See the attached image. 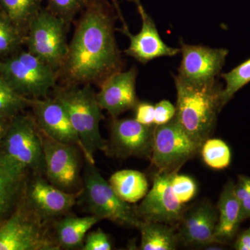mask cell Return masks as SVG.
I'll use <instances>...</instances> for the list:
<instances>
[{
	"mask_svg": "<svg viewBox=\"0 0 250 250\" xmlns=\"http://www.w3.org/2000/svg\"><path fill=\"white\" fill-rule=\"evenodd\" d=\"M116 14L113 0H88L57 72L60 84L100 86L123 70L124 61L115 36Z\"/></svg>",
	"mask_w": 250,
	"mask_h": 250,
	"instance_id": "obj_1",
	"label": "cell"
},
{
	"mask_svg": "<svg viewBox=\"0 0 250 250\" xmlns=\"http://www.w3.org/2000/svg\"><path fill=\"white\" fill-rule=\"evenodd\" d=\"M177 89L174 118L182 129L201 147L210 138L217 116L223 108L222 88L216 80L204 84L189 83L174 76Z\"/></svg>",
	"mask_w": 250,
	"mask_h": 250,
	"instance_id": "obj_2",
	"label": "cell"
},
{
	"mask_svg": "<svg viewBox=\"0 0 250 250\" xmlns=\"http://www.w3.org/2000/svg\"><path fill=\"white\" fill-rule=\"evenodd\" d=\"M92 85L57 83L52 92L54 98L65 108L83 144L84 160L95 164V153L105 150L106 140L100 133V123L104 118Z\"/></svg>",
	"mask_w": 250,
	"mask_h": 250,
	"instance_id": "obj_3",
	"label": "cell"
},
{
	"mask_svg": "<svg viewBox=\"0 0 250 250\" xmlns=\"http://www.w3.org/2000/svg\"><path fill=\"white\" fill-rule=\"evenodd\" d=\"M52 227L31 207L24 190L11 214L0 223V250H61Z\"/></svg>",
	"mask_w": 250,
	"mask_h": 250,
	"instance_id": "obj_4",
	"label": "cell"
},
{
	"mask_svg": "<svg viewBox=\"0 0 250 250\" xmlns=\"http://www.w3.org/2000/svg\"><path fill=\"white\" fill-rule=\"evenodd\" d=\"M0 151L18 170L33 175L45 176L43 148L41 131L32 113L11 118Z\"/></svg>",
	"mask_w": 250,
	"mask_h": 250,
	"instance_id": "obj_5",
	"label": "cell"
},
{
	"mask_svg": "<svg viewBox=\"0 0 250 250\" xmlns=\"http://www.w3.org/2000/svg\"><path fill=\"white\" fill-rule=\"evenodd\" d=\"M0 74L28 98H47L58 82L57 71L22 49L0 60Z\"/></svg>",
	"mask_w": 250,
	"mask_h": 250,
	"instance_id": "obj_6",
	"label": "cell"
},
{
	"mask_svg": "<svg viewBox=\"0 0 250 250\" xmlns=\"http://www.w3.org/2000/svg\"><path fill=\"white\" fill-rule=\"evenodd\" d=\"M83 189L82 196L85 198L90 215L100 220H108L122 226L139 228L142 220L136 214L135 207L121 200L95 164L86 161Z\"/></svg>",
	"mask_w": 250,
	"mask_h": 250,
	"instance_id": "obj_7",
	"label": "cell"
},
{
	"mask_svg": "<svg viewBox=\"0 0 250 250\" xmlns=\"http://www.w3.org/2000/svg\"><path fill=\"white\" fill-rule=\"evenodd\" d=\"M70 27L62 18L42 7L29 24L24 45L28 52L57 72L68 52L67 34Z\"/></svg>",
	"mask_w": 250,
	"mask_h": 250,
	"instance_id": "obj_8",
	"label": "cell"
},
{
	"mask_svg": "<svg viewBox=\"0 0 250 250\" xmlns=\"http://www.w3.org/2000/svg\"><path fill=\"white\" fill-rule=\"evenodd\" d=\"M200 147L174 118L167 124L154 126L151 162L157 172H178Z\"/></svg>",
	"mask_w": 250,
	"mask_h": 250,
	"instance_id": "obj_9",
	"label": "cell"
},
{
	"mask_svg": "<svg viewBox=\"0 0 250 250\" xmlns=\"http://www.w3.org/2000/svg\"><path fill=\"white\" fill-rule=\"evenodd\" d=\"M40 131L46 178L62 190L79 191L83 188L82 151L76 146L59 142Z\"/></svg>",
	"mask_w": 250,
	"mask_h": 250,
	"instance_id": "obj_10",
	"label": "cell"
},
{
	"mask_svg": "<svg viewBox=\"0 0 250 250\" xmlns=\"http://www.w3.org/2000/svg\"><path fill=\"white\" fill-rule=\"evenodd\" d=\"M154 126L141 124L134 118H113L104 152L118 159L135 156L150 159Z\"/></svg>",
	"mask_w": 250,
	"mask_h": 250,
	"instance_id": "obj_11",
	"label": "cell"
},
{
	"mask_svg": "<svg viewBox=\"0 0 250 250\" xmlns=\"http://www.w3.org/2000/svg\"><path fill=\"white\" fill-rule=\"evenodd\" d=\"M174 172H156L150 190L135 207L140 220L170 225H177L180 221L185 205L177 200L172 191L171 177Z\"/></svg>",
	"mask_w": 250,
	"mask_h": 250,
	"instance_id": "obj_12",
	"label": "cell"
},
{
	"mask_svg": "<svg viewBox=\"0 0 250 250\" xmlns=\"http://www.w3.org/2000/svg\"><path fill=\"white\" fill-rule=\"evenodd\" d=\"M83 189L77 192H67L55 187L42 175H34L27 182L24 194L28 202L46 221L54 220L69 213L83 193Z\"/></svg>",
	"mask_w": 250,
	"mask_h": 250,
	"instance_id": "obj_13",
	"label": "cell"
},
{
	"mask_svg": "<svg viewBox=\"0 0 250 250\" xmlns=\"http://www.w3.org/2000/svg\"><path fill=\"white\" fill-rule=\"evenodd\" d=\"M182 54L177 76L189 83L204 84L216 80L225 65L229 51L181 42Z\"/></svg>",
	"mask_w": 250,
	"mask_h": 250,
	"instance_id": "obj_14",
	"label": "cell"
},
{
	"mask_svg": "<svg viewBox=\"0 0 250 250\" xmlns=\"http://www.w3.org/2000/svg\"><path fill=\"white\" fill-rule=\"evenodd\" d=\"M117 13L123 22L122 33L128 36L130 41L129 47L125 49V53L143 64L162 57H174L180 52V49L166 45L161 39L155 23L146 10L140 4L137 6L138 11L142 21V27L137 34H131L125 23L119 5L115 1Z\"/></svg>",
	"mask_w": 250,
	"mask_h": 250,
	"instance_id": "obj_15",
	"label": "cell"
},
{
	"mask_svg": "<svg viewBox=\"0 0 250 250\" xmlns=\"http://www.w3.org/2000/svg\"><path fill=\"white\" fill-rule=\"evenodd\" d=\"M29 108L42 132L59 142L77 146L85 157L83 144L62 104L54 97L29 98Z\"/></svg>",
	"mask_w": 250,
	"mask_h": 250,
	"instance_id": "obj_16",
	"label": "cell"
},
{
	"mask_svg": "<svg viewBox=\"0 0 250 250\" xmlns=\"http://www.w3.org/2000/svg\"><path fill=\"white\" fill-rule=\"evenodd\" d=\"M138 70L136 66L126 71L117 72L99 86L97 100L102 109L113 118L134 108L139 103L136 84Z\"/></svg>",
	"mask_w": 250,
	"mask_h": 250,
	"instance_id": "obj_17",
	"label": "cell"
},
{
	"mask_svg": "<svg viewBox=\"0 0 250 250\" xmlns=\"http://www.w3.org/2000/svg\"><path fill=\"white\" fill-rule=\"evenodd\" d=\"M217 222V207L210 202H200L190 209L185 210L177 225L179 243L186 246L219 244L215 238Z\"/></svg>",
	"mask_w": 250,
	"mask_h": 250,
	"instance_id": "obj_18",
	"label": "cell"
},
{
	"mask_svg": "<svg viewBox=\"0 0 250 250\" xmlns=\"http://www.w3.org/2000/svg\"><path fill=\"white\" fill-rule=\"evenodd\" d=\"M218 222L215 238L219 244L232 240L242 223L241 210L234 191V183L229 181L220 194L218 205Z\"/></svg>",
	"mask_w": 250,
	"mask_h": 250,
	"instance_id": "obj_19",
	"label": "cell"
},
{
	"mask_svg": "<svg viewBox=\"0 0 250 250\" xmlns=\"http://www.w3.org/2000/svg\"><path fill=\"white\" fill-rule=\"evenodd\" d=\"M100 221L95 215L78 217L69 213L54 220V234L61 249L82 250L87 233Z\"/></svg>",
	"mask_w": 250,
	"mask_h": 250,
	"instance_id": "obj_20",
	"label": "cell"
},
{
	"mask_svg": "<svg viewBox=\"0 0 250 250\" xmlns=\"http://www.w3.org/2000/svg\"><path fill=\"white\" fill-rule=\"evenodd\" d=\"M27 182V172L8 167L0 170V222L11 214L22 196Z\"/></svg>",
	"mask_w": 250,
	"mask_h": 250,
	"instance_id": "obj_21",
	"label": "cell"
},
{
	"mask_svg": "<svg viewBox=\"0 0 250 250\" xmlns=\"http://www.w3.org/2000/svg\"><path fill=\"white\" fill-rule=\"evenodd\" d=\"M108 182L117 195L131 205L141 201L149 190L146 174L139 170L117 171L110 177Z\"/></svg>",
	"mask_w": 250,
	"mask_h": 250,
	"instance_id": "obj_22",
	"label": "cell"
},
{
	"mask_svg": "<svg viewBox=\"0 0 250 250\" xmlns=\"http://www.w3.org/2000/svg\"><path fill=\"white\" fill-rule=\"evenodd\" d=\"M175 225L154 222H141L138 228L141 232L140 249L174 250L179 243Z\"/></svg>",
	"mask_w": 250,
	"mask_h": 250,
	"instance_id": "obj_23",
	"label": "cell"
},
{
	"mask_svg": "<svg viewBox=\"0 0 250 250\" xmlns=\"http://www.w3.org/2000/svg\"><path fill=\"white\" fill-rule=\"evenodd\" d=\"M43 0H0V9L24 38L31 21L42 9Z\"/></svg>",
	"mask_w": 250,
	"mask_h": 250,
	"instance_id": "obj_24",
	"label": "cell"
},
{
	"mask_svg": "<svg viewBox=\"0 0 250 250\" xmlns=\"http://www.w3.org/2000/svg\"><path fill=\"white\" fill-rule=\"evenodd\" d=\"M200 152L206 165L213 170H224L231 164V150L223 140L208 138L202 145Z\"/></svg>",
	"mask_w": 250,
	"mask_h": 250,
	"instance_id": "obj_25",
	"label": "cell"
},
{
	"mask_svg": "<svg viewBox=\"0 0 250 250\" xmlns=\"http://www.w3.org/2000/svg\"><path fill=\"white\" fill-rule=\"evenodd\" d=\"M27 108L29 98L18 93L0 74V118H14Z\"/></svg>",
	"mask_w": 250,
	"mask_h": 250,
	"instance_id": "obj_26",
	"label": "cell"
},
{
	"mask_svg": "<svg viewBox=\"0 0 250 250\" xmlns=\"http://www.w3.org/2000/svg\"><path fill=\"white\" fill-rule=\"evenodd\" d=\"M225 82L222 90V105L225 106L235 94L250 82V58L234 67L231 71L222 74Z\"/></svg>",
	"mask_w": 250,
	"mask_h": 250,
	"instance_id": "obj_27",
	"label": "cell"
},
{
	"mask_svg": "<svg viewBox=\"0 0 250 250\" xmlns=\"http://www.w3.org/2000/svg\"><path fill=\"white\" fill-rule=\"evenodd\" d=\"M24 37L4 14H0V60L22 49Z\"/></svg>",
	"mask_w": 250,
	"mask_h": 250,
	"instance_id": "obj_28",
	"label": "cell"
},
{
	"mask_svg": "<svg viewBox=\"0 0 250 250\" xmlns=\"http://www.w3.org/2000/svg\"><path fill=\"white\" fill-rule=\"evenodd\" d=\"M46 9L49 12L62 18L70 26L77 14L84 9L88 0H45Z\"/></svg>",
	"mask_w": 250,
	"mask_h": 250,
	"instance_id": "obj_29",
	"label": "cell"
},
{
	"mask_svg": "<svg viewBox=\"0 0 250 250\" xmlns=\"http://www.w3.org/2000/svg\"><path fill=\"white\" fill-rule=\"evenodd\" d=\"M171 187L176 198L182 205L191 201L197 194V187L195 181L189 176L174 172L171 177Z\"/></svg>",
	"mask_w": 250,
	"mask_h": 250,
	"instance_id": "obj_30",
	"label": "cell"
},
{
	"mask_svg": "<svg viewBox=\"0 0 250 250\" xmlns=\"http://www.w3.org/2000/svg\"><path fill=\"white\" fill-rule=\"evenodd\" d=\"M234 191L241 207L242 221H244L250 218V177L238 176Z\"/></svg>",
	"mask_w": 250,
	"mask_h": 250,
	"instance_id": "obj_31",
	"label": "cell"
},
{
	"mask_svg": "<svg viewBox=\"0 0 250 250\" xmlns=\"http://www.w3.org/2000/svg\"><path fill=\"white\" fill-rule=\"evenodd\" d=\"M113 249L109 236L102 229L89 231L85 236L82 250H111Z\"/></svg>",
	"mask_w": 250,
	"mask_h": 250,
	"instance_id": "obj_32",
	"label": "cell"
},
{
	"mask_svg": "<svg viewBox=\"0 0 250 250\" xmlns=\"http://www.w3.org/2000/svg\"><path fill=\"white\" fill-rule=\"evenodd\" d=\"M154 114V125L159 126L167 124L175 117L176 106H174L168 100H161L156 104Z\"/></svg>",
	"mask_w": 250,
	"mask_h": 250,
	"instance_id": "obj_33",
	"label": "cell"
},
{
	"mask_svg": "<svg viewBox=\"0 0 250 250\" xmlns=\"http://www.w3.org/2000/svg\"><path fill=\"white\" fill-rule=\"evenodd\" d=\"M134 119L146 126H154L155 108L152 104L147 102H139L134 108Z\"/></svg>",
	"mask_w": 250,
	"mask_h": 250,
	"instance_id": "obj_34",
	"label": "cell"
},
{
	"mask_svg": "<svg viewBox=\"0 0 250 250\" xmlns=\"http://www.w3.org/2000/svg\"><path fill=\"white\" fill-rule=\"evenodd\" d=\"M234 248L237 250H250V227L237 237Z\"/></svg>",
	"mask_w": 250,
	"mask_h": 250,
	"instance_id": "obj_35",
	"label": "cell"
},
{
	"mask_svg": "<svg viewBox=\"0 0 250 250\" xmlns=\"http://www.w3.org/2000/svg\"><path fill=\"white\" fill-rule=\"evenodd\" d=\"M11 120V118H0V146L9 127Z\"/></svg>",
	"mask_w": 250,
	"mask_h": 250,
	"instance_id": "obj_36",
	"label": "cell"
},
{
	"mask_svg": "<svg viewBox=\"0 0 250 250\" xmlns=\"http://www.w3.org/2000/svg\"><path fill=\"white\" fill-rule=\"evenodd\" d=\"M14 167V168H16V167H14L13 166H11V164H10L6 160V159H5L4 155L2 154V153H1V151H0V170H2V169L6 168V167ZM17 170H18V169H17Z\"/></svg>",
	"mask_w": 250,
	"mask_h": 250,
	"instance_id": "obj_37",
	"label": "cell"
},
{
	"mask_svg": "<svg viewBox=\"0 0 250 250\" xmlns=\"http://www.w3.org/2000/svg\"><path fill=\"white\" fill-rule=\"evenodd\" d=\"M127 1H131V2L134 3L136 6H139L141 4V0H127Z\"/></svg>",
	"mask_w": 250,
	"mask_h": 250,
	"instance_id": "obj_38",
	"label": "cell"
},
{
	"mask_svg": "<svg viewBox=\"0 0 250 250\" xmlns=\"http://www.w3.org/2000/svg\"><path fill=\"white\" fill-rule=\"evenodd\" d=\"M0 14H3L2 11H1V9H0Z\"/></svg>",
	"mask_w": 250,
	"mask_h": 250,
	"instance_id": "obj_39",
	"label": "cell"
}]
</instances>
